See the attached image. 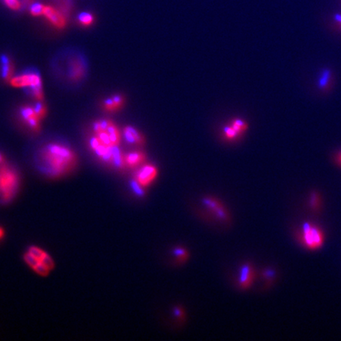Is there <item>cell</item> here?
Masks as SVG:
<instances>
[{
  "instance_id": "obj_1",
  "label": "cell",
  "mask_w": 341,
  "mask_h": 341,
  "mask_svg": "<svg viewBox=\"0 0 341 341\" xmlns=\"http://www.w3.org/2000/svg\"><path fill=\"white\" fill-rule=\"evenodd\" d=\"M36 164L44 174L60 177L68 173L77 164V156L69 145L59 142H49L36 154Z\"/></svg>"
},
{
  "instance_id": "obj_2",
  "label": "cell",
  "mask_w": 341,
  "mask_h": 341,
  "mask_svg": "<svg viewBox=\"0 0 341 341\" xmlns=\"http://www.w3.org/2000/svg\"><path fill=\"white\" fill-rule=\"evenodd\" d=\"M10 83L14 87L26 89V92L36 101H43L44 100L42 80L37 70H27L13 77L10 79Z\"/></svg>"
},
{
  "instance_id": "obj_3",
  "label": "cell",
  "mask_w": 341,
  "mask_h": 341,
  "mask_svg": "<svg viewBox=\"0 0 341 341\" xmlns=\"http://www.w3.org/2000/svg\"><path fill=\"white\" fill-rule=\"evenodd\" d=\"M18 185L17 172L8 166H0V196L5 201L11 199L17 192Z\"/></svg>"
},
{
  "instance_id": "obj_4",
  "label": "cell",
  "mask_w": 341,
  "mask_h": 341,
  "mask_svg": "<svg viewBox=\"0 0 341 341\" xmlns=\"http://www.w3.org/2000/svg\"><path fill=\"white\" fill-rule=\"evenodd\" d=\"M302 240L304 246L311 250L321 248L324 242V235L321 229L311 223H305L302 228Z\"/></svg>"
},
{
  "instance_id": "obj_5",
  "label": "cell",
  "mask_w": 341,
  "mask_h": 341,
  "mask_svg": "<svg viewBox=\"0 0 341 341\" xmlns=\"http://www.w3.org/2000/svg\"><path fill=\"white\" fill-rule=\"evenodd\" d=\"M87 64L82 55H74L67 62V78L71 82H80L86 75Z\"/></svg>"
},
{
  "instance_id": "obj_6",
  "label": "cell",
  "mask_w": 341,
  "mask_h": 341,
  "mask_svg": "<svg viewBox=\"0 0 341 341\" xmlns=\"http://www.w3.org/2000/svg\"><path fill=\"white\" fill-rule=\"evenodd\" d=\"M47 20L59 29H64L67 26V18L60 10L51 6H45L44 15Z\"/></svg>"
},
{
  "instance_id": "obj_7",
  "label": "cell",
  "mask_w": 341,
  "mask_h": 341,
  "mask_svg": "<svg viewBox=\"0 0 341 341\" xmlns=\"http://www.w3.org/2000/svg\"><path fill=\"white\" fill-rule=\"evenodd\" d=\"M20 116L31 130L35 132H39L41 130L40 120L35 113L33 107L29 105L22 106L20 108Z\"/></svg>"
},
{
  "instance_id": "obj_8",
  "label": "cell",
  "mask_w": 341,
  "mask_h": 341,
  "mask_svg": "<svg viewBox=\"0 0 341 341\" xmlns=\"http://www.w3.org/2000/svg\"><path fill=\"white\" fill-rule=\"evenodd\" d=\"M157 176V167L152 164H146L138 170L135 179L142 186H148Z\"/></svg>"
},
{
  "instance_id": "obj_9",
  "label": "cell",
  "mask_w": 341,
  "mask_h": 341,
  "mask_svg": "<svg viewBox=\"0 0 341 341\" xmlns=\"http://www.w3.org/2000/svg\"><path fill=\"white\" fill-rule=\"evenodd\" d=\"M123 136L125 140L132 145H142L145 144V138L143 135L134 126H126L123 129Z\"/></svg>"
},
{
  "instance_id": "obj_10",
  "label": "cell",
  "mask_w": 341,
  "mask_h": 341,
  "mask_svg": "<svg viewBox=\"0 0 341 341\" xmlns=\"http://www.w3.org/2000/svg\"><path fill=\"white\" fill-rule=\"evenodd\" d=\"M254 280V270L249 264H245L239 271V283L242 289H248Z\"/></svg>"
},
{
  "instance_id": "obj_11",
  "label": "cell",
  "mask_w": 341,
  "mask_h": 341,
  "mask_svg": "<svg viewBox=\"0 0 341 341\" xmlns=\"http://www.w3.org/2000/svg\"><path fill=\"white\" fill-rule=\"evenodd\" d=\"M0 61H1V77L6 82H10L14 73V65L12 62L7 55H1Z\"/></svg>"
},
{
  "instance_id": "obj_12",
  "label": "cell",
  "mask_w": 341,
  "mask_h": 341,
  "mask_svg": "<svg viewBox=\"0 0 341 341\" xmlns=\"http://www.w3.org/2000/svg\"><path fill=\"white\" fill-rule=\"evenodd\" d=\"M124 159L126 165L135 167L145 161V154L142 152H132L124 156Z\"/></svg>"
},
{
  "instance_id": "obj_13",
  "label": "cell",
  "mask_w": 341,
  "mask_h": 341,
  "mask_svg": "<svg viewBox=\"0 0 341 341\" xmlns=\"http://www.w3.org/2000/svg\"><path fill=\"white\" fill-rule=\"evenodd\" d=\"M111 163L117 168H123L126 165L124 156L122 154L119 145H113L112 146V162Z\"/></svg>"
},
{
  "instance_id": "obj_14",
  "label": "cell",
  "mask_w": 341,
  "mask_h": 341,
  "mask_svg": "<svg viewBox=\"0 0 341 341\" xmlns=\"http://www.w3.org/2000/svg\"><path fill=\"white\" fill-rule=\"evenodd\" d=\"M106 131L108 132L109 135L110 140H111L112 145H120V141H121V135L118 127L115 125L112 122H110L109 126L107 128Z\"/></svg>"
},
{
  "instance_id": "obj_15",
  "label": "cell",
  "mask_w": 341,
  "mask_h": 341,
  "mask_svg": "<svg viewBox=\"0 0 341 341\" xmlns=\"http://www.w3.org/2000/svg\"><path fill=\"white\" fill-rule=\"evenodd\" d=\"M78 21L82 26H90L93 24L94 16L89 12H82L78 16Z\"/></svg>"
},
{
  "instance_id": "obj_16",
  "label": "cell",
  "mask_w": 341,
  "mask_h": 341,
  "mask_svg": "<svg viewBox=\"0 0 341 341\" xmlns=\"http://www.w3.org/2000/svg\"><path fill=\"white\" fill-rule=\"evenodd\" d=\"M331 79V72L328 69H325L321 71L318 79V86L321 89L327 87Z\"/></svg>"
},
{
  "instance_id": "obj_17",
  "label": "cell",
  "mask_w": 341,
  "mask_h": 341,
  "mask_svg": "<svg viewBox=\"0 0 341 341\" xmlns=\"http://www.w3.org/2000/svg\"><path fill=\"white\" fill-rule=\"evenodd\" d=\"M45 5L44 4H40V3H33L32 5L29 7V13L34 17H39V16L44 15V11H45Z\"/></svg>"
},
{
  "instance_id": "obj_18",
  "label": "cell",
  "mask_w": 341,
  "mask_h": 341,
  "mask_svg": "<svg viewBox=\"0 0 341 341\" xmlns=\"http://www.w3.org/2000/svg\"><path fill=\"white\" fill-rule=\"evenodd\" d=\"M33 109H34L35 113H36L40 120H41L45 118L47 114V109L43 101H36V104L33 106Z\"/></svg>"
},
{
  "instance_id": "obj_19",
  "label": "cell",
  "mask_w": 341,
  "mask_h": 341,
  "mask_svg": "<svg viewBox=\"0 0 341 341\" xmlns=\"http://www.w3.org/2000/svg\"><path fill=\"white\" fill-rule=\"evenodd\" d=\"M231 126L238 132V133L240 135L241 133H243V132L246 131L247 129H248V123L246 122H244L242 120H235L232 123H231Z\"/></svg>"
},
{
  "instance_id": "obj_20",
  "label": "cell",
  "mask_w": 341,
  "mask_h": 341,
  "mask_svg": "<svg viewBox=\"0 0 341 341\" xmlns=\"http://www.w3.org/2000/svg\"><path fill=\"white\" fill-rule=\"evenodd\" d=\"M103 107L104 109L109 112H113V111H118L119 108L116 105V103L114 102L112 97L111 98H106L103 102Z\"/></svg>"
},
{
  "instance_id": "obj_21",
  "label": "cell",
  "mask_w": 341,
  "mask_h": 341,
  "mask_svg": "<svg viewBox=\"0 0 341 341\" xmlns=\"http://www.w3.org/2000/svg\"><path fill=\"white\" fill-rule=\"evenodd\" d=\"M3 1H4V4L10 10H19L23 7V4L21 2V0H3Z\"/></svg>"
},
{
  "instance_id": "obj_22",
  "label": "cell",
  "mask_w": 341,
  "mask_h": 341,
  "mask_svg": "<svg viewBox=\"0 0 341 341\" xmlns=\"http://www.w3.org/2000/svg\"><path fill=\"white\" fill-rule=\"evenodd\" d=\"M130 186H131V189L133 190L134 192L138 196L142 197L145 195V191L142 189V185L138 183L136 179H134L130 182Z\"/></svg>"
},
{
  "instance_id": "obj_23",
  "label": "cell",
  "mask_w": 341,
  "mask_h": 341,
  "mask_svg": "<svg viewBox=\"0 0 341 341\" xmlns=\"http://www.w3.org/2000/svg\"><path fill=\"white\" fill-rule=\"evenodd\" d=\"M223 135L228 139H235L239 136V134L232 126H226L223 130Z\"/></svg>"
},
{
  "instance_id": "obj_24",
  "label": "cell",
  "mask_w": 341,
  "mask_h": 341,
  "mask_svg": "<svg viewBox=\"0 0 341 341\" xmlns=\"http://www.w3.org/2000/svg\"><path fill=\"white\" fill-rule=\"evenodd\" d=\"M33 269L36 272V273L43 275V276H45V275L48 274L50 271L49 269H48L45 264L41 263V261H39L34 267H33Z\"/></svg>"
},
{
  "instance_id": "obj_25",
  "label": "cell",
  "mask_w": 341,
  "mask_h": 341,
  "mask_svg": "<svg viewBox=\"0 0 341 341\" xmlns=\"http://www.w3.org/2000/svg\"><path fill=\"white\" fill-rule=\"evenodd\" d=\"M40 261H41V263H43V264H45L50 270H51V269L53 268V266H54V263H53L52 260H51L49 255H48V254H46V253H45V254L43 255V257L41 258Z\"/></svg>"
},
{
  "instance_id": "obj_26",
  "label": "cell",
  "mask_w": 341,
  "mask_h": 341,
  "mask_svg": "<svg viewBox=\"0 0 341 341\" xmlns=\"http://www.w3.org/2000/svg\"><path fill=\"white\" fill-rule=\"evenodd\" d=\"M29 253L32 255L34 256L35 258H37L38 260H41V258H42L43 255L45 254V252L41 251L39 248H35V247H32V248H29Z\"/></svg>"
},
{
  "instance_id": "obj_27",
  "label": "cell",
  "mask_w": 341,
  "mask_h": 341,
  "mask_svg": "<svg viewBox=\"0 0 341 341\" xmlns=\"http://www.w3.org/2000/svg\"><path fill=\"white\" fill-rule=\"evenodd\" d=\"M173 254L176 256V258L179 259H186L187 257V253L183 248H177L173 251Z\"/></svg>"
},
{
  "instance_id": "obj_28",
  "label": "cell",
  "mask_w": 341,
  "mask_h": 341,
  "mask_svg": "<svg viewBox=\"0 0 341 341\" xmlns=\"http://www.w3.org/2000/svg\"><path fill=\"white\" fill-rule=\"evenodd\" d=\"M25 259H26V262H27L29 266H32V267H34V266L40 261L37 258H35L34 256L29 254V252H28L27 254H26V256H25Z\"/></svg>"
},
{
  "instance_id": "obj_29",
  "label": "cell",
  "mask_w": 341,
  "mask_h": 341,
  "mask_svg": "<svg viewBox=\"0 0 341 341\" xmlns=\"http://www.w3.org/2000/svg\"><path fill=\"white\" fill-rule=\"evenodd\" d=\"M311 205H312L314 208H317V206H318V204H319V198H318V195H316V194H314V195H312V197H311Z\"/></svg>"
},
{
  "instance_id": "obj_30",
  "label": "cell",
  "mask_w": 341,
  "mask_h": 341,
  "mask_svg": "<svg viewBox=\"0 0 341 341\" xmlns=\"http://www.w3.org/2000/svg\"><path fill=\"white\" fill-rule=\"evenodd\" d=\"M273 276H274V272L272 270H266L264 272V276H266L267 278H273Z\"/></svg>"
},
{
  "instance_id": "obj_31",
  "label": "cell",
  "mask_w": 341,
  "mask_h": 341,
  "mask_svg": "<svg viewBox=\"0 0 341 341\" xmlns=\"http://www.w3.org/2000/svg\"><path fill=\"white\" fill-rule=\"evenodd\" d=\"M174 315L176 316V317H182V315H183V311H181L179 308H175Z\"/></svg>"
},
{
  "instance_id": "obj_32",
  "label": "cell",
  "mask_w": 341,
  "mask_h": 341,
  "mask_svg": "<svg viewBox=\"0 0 341 341\" xmlns=\"http://www.w3.org/2000/svg\"><path fill=\"white\" fill-rule=\"evenodd\" d=\"M21 2H22V4H26V5H32L34 2V0H22Z\"/></svg>"
},
{
  "instance_id": "obj_33",
  "label": "cell",
  "mask_w": 341,
  "mask_h": 341,
  "mask_svg": "<svg viewBox=\"0 0 341 341\" xmlns=\"http://www.w3.org/2000/svg\"><path fill=\"white\" fill-rule=\"evenodd\" d=\"M334 18L335 20H336V22H337V23H339V25H341V14H335Z\"/></svg>"
},
{
  "instance_id": "obj_34",
  "label": "cell",
  "mask_w": 341,
  "mask_h": 341,
  "mask_svg": "<svg viewBox=\"0 0 341 341\" xmlns=\"http://www.w3.org/2000/svg\"><path fill=\"white\" fill-rule=\"evenodd\" d=\"M336 161L338 164L341 165V152H339V154L336 155Z\"/></svg>"
},
{
  "instance_id": "obj_35",
  "label": "cell",
  "mask_w": 341,
  "mask_h": 341,
  "mask_svg": "<svg viewBox=\"0 0 341 341\" xmlns=\"http://www.w3.org/2000/svg\"><path fill=\"white\" fill-rule=\"evenodd\" d=\"M4 232L1 228H0V239H2L3 236H4Z\"/></svg>"
}]
</instances>
